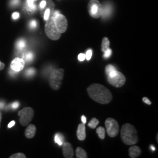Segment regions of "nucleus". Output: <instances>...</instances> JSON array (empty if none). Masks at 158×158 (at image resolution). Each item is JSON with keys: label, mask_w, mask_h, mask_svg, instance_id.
I'll return each instance as SVG.
<instances>
[{"label": "nucleus", "mask_w": 158, "mask_h": 158, "mask_svg": "<svg viewBox=\"0 0 158 158\" xmlns=\"http://www.w3.org/2000/svg\"><path fill=\"white\" fill-rule=\"evenodd\" d=\"M87 90L91 98L100 104H107L113 99L111 91L103 85L93 84L89 86Z\"/></svg>", "instance_id": "1"}, {"label": "nucleus", "mask_w": 158, "mask_h": 158, "mask_svg": "<svg viewBox=\"0 0 158 158\" xmlns=\"http://www.w3.org/2000/svg\"><path fill=\"white\" fill-rule=\"evenodd\" d=\"M121 138L123 142L127 145H134L138 141L135 128L128 123L123 125L121 130Z\"/></svg>", "instance_id": "2"}, {"label": "nucleus", "mask_w": 158, "mask_h": 158, "mask_svg": "<svg viewBox=\"0 0 158 158\" xmlns=\"http://www.w3.org/2000/svg\"><path fill=\"white\" fill-rule=\"evenodd\" d=\"M45 33L47 36L53 40H58L61 36V34L57 28L55 23V18L53 15H51L47 20L45 27Z\"/></svg>", "instance_id": "3"}, {"label": "nucleus", "mask_w": 158, "mask_h": 158, "mask_svg": "<svg viewBox=\"0 0 158 158\" xmlns=\"http://www.w3.org/2000/svg\"><path fill=\"white\" fill-rule=\"evenodd\" d=\"M64 70L59 69L53 70L49 79V83L51 88L54 90H58L62 84Z\"/></svg>", "instance_id": "4"}, {"label": "nucleus", "mask_w": 158, "mask_h": 158, "mask_svg": "<svg viewBox=\"0 0 158 158\" xmlns=\"http://www.w3.org/2000/svg\"><path fill=\"white\" fill-rule=\"evenodd\" d=\"M18 114L20 117V124L25 127L28 125L34 118V109L31 107L23 108L19 111Z\"/></svg>", "instance_id": "5"}, {"label": "nucleus", "mask_w": 158, "mask_h": 158, "mask_svg": "<svg viewBox=\"0 0 158 158\" xmlns=\"http://www.w3.org/2000/svg\"><path fill=\"white\" fill-rule=\"evenodd\" d=\"M105 125L109 136L114 138L118 135L119 127L118 123L115 119L108 118L105 121Z\"/></svg>", "instance_id": "6"}, {"label": "nucleus", "mask_w": 158, "mask_h": 158, "mask_svg": "<svg viewBox=\"0 0 158 158\" xmlns=\"http://www.w3.org/2000/svg\"><path fill=\"white\" fill-rule=\"evenodd\" d=\"M88 10L91 17L98 18L102 14V5L98 0H91L89 3Z\"/></svg>", "instance_id": "7"}, {"label": "nucleus", "mask_w": 158, "mask_h": 158, "mask_svg": "<svg viewBox=\"0 0 158 158\" xmlns=\"http://www.w3.org/2000/svg\"><path fill=\"white\" fill-rule=\"evenodd\" d=\"M108 82L115 87H121L125 83L126 78L124 75L120 72L113 77H107Z\"/></svg>", "instance_id": "8"}, {"label": "nucleus", "mask_w": 158, "mask_h": 158, "mask_svg": "<svg viewBox=\"0 0 158 158\" xmlns=\"http://www.w3.org/2000/svg\"><path fill=\"white\" fill-rule=\"evenodd\" d=\"M55 18V23L57 28L60 34L66 32L68 28V21L66 17L60 13L56 16H53Z\"/></svg>", "instance_id": "9"}, {"label": "nucleus", "mask_w": 158, "mask_h": 158, "mask_svg": "<svg viewBox=\"0 0 158 158\" xmlns=\"http://www.w3.org/2000/svg\"><path fill=\"white\" fill-rule=\"evenodd\" d=\"M25 66V61L23 59L16 57L11 63V69L15 72H20Z\"/></svg>", "instance_id": "10"}, {"label": "nucleus", "mask_w": 158, "mask_h": 158, "mask_svg": "<svg viewBox=\"0 0 158 158\" xmlns=\"http://www.w3.org/2000/svg\"><path fill=\"white\" fill-rule=\"evenodd\" d=\"M63 154L66 158H73V148L70 143L66 142H63L62 145Z\"/></svg>", "instance_id": "11"}, {"label": "nucleus", "mask_w": 158, "mask_h": 158, "mask_svg": "<svg viewBox=\"0 0 158 158\" xmlns=\"http://www.w3.org/2000/svg\"><path fill=\"white\" fill-rule=\"evenodd\" d=\"M77 136L80 141H84L85 139V127L84 123H81L79 125L77 131Z\"/></svg>", "instance_id": "12"}, {"label": "nucleus", "mask_w": 158, "mask_h": 158, "mask_svg": "<svg viewBox=\"0 0 158 158\" xmlns=\"http://www.w3.org/2000/svg\"><path fill=\"white\" fill-rule=\"evenodd\" d=\"M36 131V128L34 124L29 125L25 131V135L29 139L34 138Z\"/></svg>", "instance_id": "13"}, {"label": "nucleus", "mask_w": 158, "mask_h": 158, "mask_svg": "<svg viewBox=\"0 0 158 158\" xmlns=\"http://www.w3.org/2000/svg\"><path fill=\"white\" fill-rule=\"evenodd\" d=\"M141 149L138 146H132L129 149V155L131 158H138L141 155Z\"/></svg>", "instance_id": "14"}, {"label": "nucleus", "mask_w": 158, "mask_h": 158, "mask_svg": "<svg viewBox=\"0 0 158 158\" xmlns=\"http://www.w3.org/2000/svg\"><path fill=\"white\" fill-rule=\"evenodd\" d=\"M76 157L77 158H87V153L85 151V150H84L83 148H81V147H78L76 149Z\"/></svg>", "instance_id": "15"}, {"label": "nucleus", "mask_w": 158, "mask_h": 158, "mask_svg": "<svg viewBox=\"0 0 158 158\" xmlns=\"http://www.w3.org/2000/svg\"><path fill=\"white\" fill-rule=\"evenodd\" d=\"M110 42L107 37H104L102 39V52H105L110 48Z\"/></svg>", "instance_id": "16"}, {"label": "nucleus", "mask_w": 158, "mask_h": 158, "mask_svg": "<svg viewBox=\"0 0 158 158\" xmlns=\"http://www.w3.org/2000/svg\"><path fill=\"white\" fill-rule=\"evenodd\" d=\"M55 142L57 143L59 146H62L64 142V137L63 136L59 134V133H57L56 134L55 137Z\"/></svg>", "instance_id": "17"}, {"label": "nucleus", "mask_w": 158, "mask_h": 158, "mask_svg": "<svg viewBox=\"0 0 158 158\" xmlns=\"http://www.w3.org/2000/svg\"><path fill=\"white\" fill-rule=\"evenodd\" d=\"M96 132L98 134V137L102 139H104L105 138V134H106V131L104 128L102 127H99L97 130H96Z\"/></svg>", "instance_id": "18"}, {"label": "nucleus", "mask_w": 158, "mask_h": 158, "mask_svg": "<svg viewBox=\"0 0 158 158\" xmlns=\"http://www.w3.org/2000/svg\"><path fill=\"white\" fill-rule=\"evenodd\" d=\"M98 123H99V121L96 118H93L91 119L89 123L88 124V126L92 129H95L96 127L98 124Z\"/></svg>", "instance_id": "19"}, {"label": "nucleus", "mask_w": 158, "mask_h": 158, "mask_svg": "<svg viewBox=\"0 0 158 158\" xmlns=\"http://www.w3.org/2000/svg\"><path fill=\"white\" fill-rule=\"evenodd\" d=\"M115 70H117L115 68L113 65H111V64H108V65H107L106 66V70H105L106 73L107 74V76H108V74H110V73H111L112 72L115 71Z\"/></svg>", "instance_id": "20"}, {"label": "nucleus", "mask_w": 158, "mask_h": 158, "mask_svg": "<svg viewBox=\"0 0 158 158\" xmlns=\"http://www.w3.org/2000/svg\"><path fill=\"white\" fill-rule=\"evenodd\" d=\"M17 48L18 49H23L25 47V42L23 40H19L17 44Z\"/></svg>", "instance_id": "21"}, {"label": "nucleus", "mask_w": 158, "mask_h": 158, "mask_svg": "<svg viewBox=\"0 0 158 158\" xmlns=\"http://www.w3.org/2000/svg\"><path fill=\"white\" fill-rule=\"evenodd\" d=\"M25 59L28 61V62H31L34 59V54L32 52H28L25 54Z\"/></svg>", "instance_id": "22"}, {"label": "nucleus", "mask_w": 158, "mask_h": 158, "mask_svg": "<svg viewBox=\"0 0 158 158\" xmlns=\"http://www.w3.org/2000/svg\"><path fill=\"white\" fill-rule=\"evenodd\" d=\"M10 158H25L26 156L23 153H17L15 154L12 155L10 157Z\"/></svg>", "instance_id": "23"}, {"label": "nucleus", "mask_w": 158, "mask_h": 158, "mask_svg": "<svg viewBox=\"0 0 158 158\" xmlns=\"http://www.w3.org/2000/svg\"><path fill=\"white\" fill-rule=\"evenodd\" d=\"M50 15H51V10L49 8H47L46 9L45 13H44V19L46 20V21H47L49 19V17L51 16Z\"/></svg>", "instance_id": "24"}, {"label": "nucleus", "mask_w": 158, "mask_h": 158, "mask_svg": "<svg viewBox=\"0 0 158 158\" xmlns=\"http://www.w3.org/2000/svg\"><path fill=\"white\" fill-rule=\"evenodd\" d=\"M35 0H28V6L31 9V10H34L36 8V6L34 4V1Z\"/></svg>", "instance_id": "25"}, {"label": "nucleus", "mask_w": 158, "mask_h": 158, "mask_svg": "<svg viewBox=\"0 0 158 158\" xmlns=\"http://www.w3.org/2000/svg\"><path fill=\"white\" fill-rule=\"evenodd\" d=\"M85 55V59L87 60H90L91 58V56H92V51L91 49L88 50L87 51L86 54Z\"/></svg>", "instance_id": "26"}, {"label": "nucleus", "mask_w": 158, "mask_h": 158, "mask_svg": "<svg viewBox=\"0 0 158 158\" xmlns=\"http://www.w3.org/2000/svg\"><path fill=\"white\" fill-rule=\"evenodd\" d=\"M104 57H105V58H108V57H110V56H111V53H112V51H111V49H110V48L107 49V51H106L105 52H104Z\"/></svg>", "instance_id": "27"}, {"label": "nucleus", "mask_w": 158, "mask_h": 158, "mask_svg": "<svg viewBox=\"0 0 158 158\" xmlns=\"http://www.w3.org/2000/svg\"><path fill=\"white\" fill-rule=\"evenodd\" d=\"M29 26L31 28H35L37 27V22L35 20H32L29 23Z\"/></svg>", "instance_id": "28"}, {"label": "nucleus", "mask_w": 158, "mask_h": 158, "mask_svg": "<svg viewBox=\"0 0 158 158\" xmlns=\"http://www.w3.org/2000/svg\"><path fill=\"white\" fill-rule=\"evenodd\" d=\"M34 73H35V69L33 68L29 69L27 71V74L29 76L34 75Z\"/></svg>", "instance_id": "29"}, {"label": "nucleus", "mask_w": 158, "mask_h": 158, "mask_svg": "<svg viewBox=\"0 0 158 158\" xmlns=\"http://www.w3.org/2000/svg\"><path fill=\"white\" fill-rule=\"evenodd\" d=\"M85 55L83 53H80L79 54V56H78V59H79V61H83L85 60Z\"/></svg>", "instance_id": "30"}, {"label": "nucleus", "mask_w": 158, "mask_h": 158, "mask_svg": "<svg viewBox=\"0 0 158 158\" xmlns=\"http://www.w3.org/2000/svg\"><path fill=\"white\" fill-rule=\"evenodd\" d=\"M142 100H143V102H144L145 103H146L148 105H151V102L147 97H143L142 98Z\"/></svg>", "instance_id": "31"}, {"label": "nucleus", "mask_w": 158, "mask_h": 158, "mask_svg": "<svg viewBox=\"0 0 158 158\" xmlns=\"http://www.w3.org/2000/svg\"><path fill=\"white\" fill-rule=\"evenodd\" d=\"M46 1L45 0H43V1H41V2L40 3V7L41 8H44L46 6Z\"/></svg>", "instance_id": "32"}, {"label": "nucleus", "mask_w": 158, "mask_h": 158, "mask_svg": "<svg viewBox=\"0 0 158 158\" xmlns=\"http://www.w3.org/2000/svg\"><path fill=\"white\" fill-rule=\"evenodd\" d=\"M19 106V103L18 102H15L13 103L12 105V107L14 109H17Z\"/></svg>", "instance_id": "33"}, {"label": "nucleus", "mask_w": 158, "mask_h": 158, "mask_svg": "<svg viewBox=\"0 0 158 158\" xmlns=\"http://www.w3.org/2000/svg\"><path fill=\"white\" fill-rule=\"evenodd\" d=\"M19 17V13H18V12H14V13H13V14H12V18H13L14 19H18Z\"/></svg>", "instance_id": "34"}, {"label": "nucleus", "mask_w": 158, "mask_h": 158, "mask_svg": "<svg viewBox=\"0 0 158 158\" xmlns=\"http://www.w3.org/2000/svg\"><path fill=\"white\" fill-rule=\"evenodd\" d=\"M15 124V121H12L11 122H10L9 123V124L8 125V127L10 128H11L13 126H14V125Z\"/></svg>", "instance_id": "35"}, {"label": "nucleus", "mask_w": 158, "mask_h": 158, "mask_svg": "<svg viewBox=\"0 0 158 158\" xmlns=\"http://www.w3.org/2000/svg\"><path fill=\"white\" fill-rule=\"evenodd\" d=\"M5 68V64L0 61V70H3Z\"/></svg>", "instance_id": "36"}, {"label": "nucleus", "mask_w": 158, "mask_h": 158, "mask_svg": "<svg viewBox=\"0 0 158 158\" xmlns=\"http://www.w3.org/2000/svg\"><path fill=\"white\" fill-rule=\"evenodd\" d=\"M81 121H82L83 123H84V124L86 123L87 119H86V117H85V115H82V116H81Z\"/></svg>", "instance_id": "37"}, {"label": "nucleus", "mask_w": 158, "mask_h": 158, "mask_svg": "<svg viewBox=\"0 0 158 158\" xmlns=\"http://www.w3.org/2000/svg\"><path fill=\"white\" fill-rule=\"evenodd\" d=\"M18 2H19V0H14V1H13V3H14L15 5L18 4Z\"/></svg>", "instance_id": "38"}, {"label": "nucleus", "mask_w": 158, "mask_h": 158, "mask_svg": "<svg viewBox=\"0 0 158 158\" xmlns=\"http://www.w3.org/2000/svg\"><path fill=\"white\" fill-rule=\"evenodd\" d=\"M1 119H2V113L0 112V126H1Z\"/></svg>", "instance_id": "39"}, {"label": "nucleus", "mask_w": 158, "mask_h": 158, "mask_svg": "<svg viewBox=\"0 0 158 158\" xmlns=\"http://www.w3.org/2000/svg\"><path fill=\"white\" fill-rule=\"evenodd\" d=\"M151 148L152 149V150L153 151H155V147H153V145H152V146H151Z\"/></svg>", "instance_id": "40"}]
</instances>
